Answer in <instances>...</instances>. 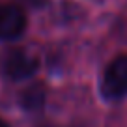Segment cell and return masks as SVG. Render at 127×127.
I'll list each match as a JSON object with an SVG mask.
<instances>
[{
	"mask_svg": "<svg viewBox=\"0 0 127 127\" xmlns=\"http://www.w3.org/2000/svg\"><path fill=\"white\" fill-rule=\"evenodd\" d=\"M45 103V88L43 84L36 82V84H30L26 86L19 95V105L28 112H34V110H39Z\"/></svg>",
	"mask_w": 127,
	"mask_h": 127,
	"instance_id": "obj_4",
	"label": "cell"
},
{
	"mask_svg": "<svg viewBox=\"0 0 127 127\" xmlns=\"http://www.w3.org/2000/svg\"><path fill=\"white\" fill-rule=\"evenodd\" d=\"M45 127H56V125H45Z\"/></svg>",
	"mask_w": 127,
	"mask_h": 127,
	"instance_id": "obj_7",
	"label": "cell"
},
{
	"mask_svg": "<svg viewBox=\"0 0 127 127\" xmlns=\"http://www.w3.org/2000/svg\"><path fill=\"white\" fill-rule=\"evenodd\" d=\"M24 2H26L28 6H32V8H43L49 0H24Z\"/></svg>",
	"mask_w": 127,
	"mask_h": 127,
	"instance_id": "obj_5",
	"label": "cell"
},
{
	"mask_svg": "<svg viewBox=\"0 0 127 127\" xmlns=\"http://www.w3.org/2000/svg\"><path fill=\"white\" fill-rule=\"evenodd\" d=\"M0 69L9 80H24L36 75L39 69V60L26 49H11L2 56Z\"/></svg>",
	"mask_w": 127,
	"mask_h": 127,
	"instance_id": "obj_2",
	"label": "cell"
},
{
	"mask_svg": "<svg viewBox=\"0 0 127 127\" xmlns=\"http://www.w3.org/2000/svg\"><path fill=\"white\" fill-rule=\"evenodd\" d=\"M0 127H8V123H6L4 120H0Z\"/></svg>",
	"mask_w": 127,
	"mask_h": 127,
	"instance_id": "obj_6",
	"label": "cell"
},
{
	"mask_svg": "<svg viewBox=\"0 0 127 127\" xmlns=\"http://www.w3.org/2000/svg\"><path fill=\"white\" fill-rule=\"evenodd\" d=\"M101 94L108 101L127 97V54H120L108 64L101 77Z\"/></svg>",
	"mask_w": 127,
	"mask_h": 127,
	"instance_id": "obj_1",
	"label": "cell"
},
{
	"mask_svg": "<svg viewBox=\"0 0 127 127\" xmlns=\"http://www.w3.org/2000/svg\"><path fill=\"white\" fill-rule=\"evenodd\" d=\"M24 28H26V15L19 6H0V41H13L21 37Z\"/></svg>",
	"mask_w": 127,
	"mask_h": 127,
	"instance_id": "obj_3",
	"label": "cell"
}]
</instances>
